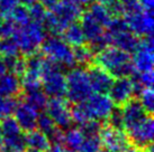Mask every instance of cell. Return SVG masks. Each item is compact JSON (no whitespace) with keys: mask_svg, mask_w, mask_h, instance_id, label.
<instances>
[{"mask_svg":"<svg viewBox=\"0 0 154 152\" xmlns=\"http://www.w3.org/2000/svg\"><path fill=\"white\" fill-rule=\"evenodd\" d=\"M99 136L101 140V145L111 151L127 152L133 147L128 135L125 133L124 130L112 127L108 123L101 127Z\"/></svg>","mask_w":154,"mask_h":152,"instance_id":"cell-8","label":"cell"},{"mask_svg":"<svg viewBox=\"0 0 154 152\" xmlns=\"http://www.w3.org/2000/svg\"><path fill=\"white\" fill-rule=\"evenodd\" d=\"M142 4V8L144 10H151L153 9V0H140Z\"/></svg>","mask_w":154,"mask_h":152,"instance_id":"cell-36","label":"cell"},{"mask_svg":"<svg viewBox=\"0 0 154 152\" xmlns=\"http://www.w3.org/2000/svg\"><path fill=\"white\" fill-rule=\"evenodd\" d=\"M41 86L47 96L64 97L66 89V76L63 73V67L51 59H44Z\"/></svg>","mask_w":154,"mask_h":152,"instance_id":"cell-4","label":"cell"},{"mask_svg":"<svg viewBox=\"0 0 154 152\" xmlns=\"http://www.w3.org/2000/svg\"><path fill=\"white\" fill-rule=\"evenodd\" d=\"M0 152H23V151H17V150H13V149H7L1 147L0 148Z\"/></svg>","mask_w":154,"mask_h":152,"instance_id":"cell-40","label":"cell"},{"mask_svg":"<svg viewBox=\"0 0 154 152\" xmlns=\"http://www.w3.org/2000/svg\"><path fill=\"white\" fill-rule=\"evenodd\" d=\"M107 123L109 125L116 129L124 130V124H123V116H122V111L120 109H115L110 113V115L107 118Z\"/></svg>","mask_w":154,"mask_h":152,"instance_id":"cell-34","label":"cell"},{"mask_svg":"<svg viewBox=\"0 0 154 152\" xmlns=\"http://www.w3.org/2000/svg\"><path fill=\"white\" fill-rule=\"evenodd\" d=\"M99 152H115V151H111V150H108V149H105V150H103V151L100 150V151H99Z\"/></svg>","mask_w":154,"mask_h":152,"instance_id":"cell-45","label":"cell"},{"mask_svg":"<svg viewBox=\"0 0 154 152\" xmlns=\"http://www.w3.org/2000/svg\"><path fill=\"white\" fill-rule=\"evenodd\" d=\"M25 142L26 147H28L29 149H35L43 152H46L51 147L48 138L42 131H39L38 129L25 132Z\"/></svg>","mask_w":154,"mask_h":152,"instance_id":"cell-23","label":"cell"},{"mask_svg":"<svg viewBox=\"0 0 154 152\" xmlns=\"http://www.w3.org/2000/svg\"><path fill=\"white\" fill-rule=\"evenodd\" d=\"M43 54H30L26 58L25 72L22 75V86L41 84V76H42V67L44 62Z\"/></svg>","mask_w":154,"mask_h":152,"instance_id":"cell-16","label":"cell"},{"mask_svg":"<svg viewBox=\"0 0 154 152\" xmlns=\"http://www.w3.org/2000/svg\"><path fill=\"white\" fill-rule=\"evenodd\" d=\"M46 113L54 121L56 127L65 131L72 127L73 120L71 115V109L69 103L63 97H51L46 105Z\"/></svg>","mask_w":154,"mask_h":152,"instance_id":"cell-10","label":"cell"},{"mask_svg":"<svg viewBox=\"0 0 154 152\" xmlns=\"http://www.w3.org/2000/svg\"><path fill=\"white\" fill-rule=\"evenodd\" d=\"M107 94L115 105L122 106L123 104H125L134 95L131 78L129 77H118V78L114 80Z\"/></svg>","mask_w":154,"mask_h":152,"instance_id":"cell-17","label":"cell"},{"mask_svg":"<svg viewBox=\"0 0 154 152\" xmlns=\"http://www.w3.org/2000/svg\"><path fill=\"white\" fill-rule=\"evenodd\" d=\"M73 105L71 115L73 122L77 124H81L88 120H96L99 122L107 121L115 107L108 94L101 93H92L86 101Z\"/></svg>","mask_w":154,"mask_h":152,"instance_id":"cell-1","label":"cell"},{"mask_svg":"<svg viewBox=\"0 0 154 152\" xmlns=\"http://www.w3.org/2000/svg\"><path fill=\"white\" fill-rule=\"evenodd\" d=\"M94 59L97 65L106 69L114 78L129 77L136 72L131 54L115 46H107L103 51H98Z\"/></svg>","mask_w":154,"mask_h":152,"instance_id":"cell-2","label":"cell"},{"mask_svg":"<svg viewBox=\"0 0 154 152\" xmlns=\"http://www.w3.org/2000/svg\"><path fill=\"white\" fill-rule=\"evenodd\" d=\"M7 72V69H6V66H5L4 62H2V59H0V76L5 74V73Z\"/></svg>","mask_w":154,"mask_h":152,"instance_id":"cell-39","label":"cell"},{"mask_svg":"<svg viewBox=\"0 0 154 152\" xmlns=\"http://www.w3.org/2000/svg\"><path fill=\"white\" fill-rule=\"evenodd\" d=\"M14 118L24 132H28L36 129L38 112L34 110L26 102H18L16 109L14 111Z\"/></svg>","mask_w":154,"mask_h":152,"instance_id":"cell-18","label":"cell"},{"mask_svg":"<svg viewBox=\"0 0 154 152\" xmlns=\"http://www.w3.org/2000/svg\"><path fill=\"white\" fill-rule=\"evenodd\" d=\"M138 100L141 102L142 106L145 109V111L149 114L152 115L154 110V94L152 87H147L142 91L138 95Z\"/></svg>","mask_w":154,"mask_h":152,"instance_id":"cell-32","label":"cell"},{"mask_svg":"<svg viewBox=\"0 0 154 152\" xmlns=\"http://www.w3.org/2000/svg\"><path fill=\"white\" fill-rule=\"evenodd\" d=\"M72 2H74L75 4H78V6H80L81 7L82 4H90L92 0H71Z\"/></svg>","mask_w":154,"mask_h":152,"instance_id":"cell-38","label":"cell"},{"mask_svg":"<svg viewBox=\"0 0 154 152\" xmlns=\"http://www.w3.org/2000/svg\"><path fill=\"white\" fill-rule=\"evenodd\" d=\"M7 16H8L17 26L25 25L28 21H30L29 13H28V8L26 7L25 4H24V6H18L17 4L10 13H7Z\"/></svg>","mask_w":154,"mask_h":152,"instance_id":"cell-28","label":"cell"},{"mask_svg":"<svg viewBox=\"0 0 154 152\" xmlns=\"http://www.w3.org/2000/svg\"><path fill=\"white\" fill-rule=\"evenodd\" d=\"M57 1H59V0H38V2H41L43 6L48 7V8H51L52 6H53L54 4H56Z\"/></svg>","mask_w":154,"mask_h":152,"instance_id":"cell-37","label":"cell"},{"mask_svg":"<svg viewBox=\"0 0 154 152\" xmlns=\"http://www.w3.org/2000/svg\"><path fill=\"white\" fill-rule=\"evenodd\" d=\"M82 13L80 6L71 0H59L47 11L44 20L45 28L53 35H60L70 24L77 21Z\"/></svg>","mask_w":154,"mask_h":152,"instance_id":"cell-3","label":"cell"},{"mask_svg":"<svg viewBox=\"0 0 154 152\" xmlns=\"http://www.w3.org/2000/svg\"><path fill=\"white\" fill-rule=\"evenodd\" d=\"M140 152H153V150H152V145L149 147L147 149H145V150H141Z\"/></svg>","mask_w":154,"mask_h":152,"instance_id":"cell-43","label":"cell"},{"mask_svg":"<svg viewBox=\"0 0 154 152\" xmlns=\"http://www.w3.org/2000/svg\"><path fill=\"white\" fill-rule=\"evenodd\" d=\"M28 13H29V19L30 21H34L37 24H44V20L46 18V7L43 6L41 2H33L29 4L28 8Z\"/></svg>","mask_w":154,"mask_h":152,"instance_id":"cell-29","label":"cell"},{"mask_svg":"<svg viewBox=\"0 0 154 152\" xmlns=\"http://www.w3.org/2000/svg\"><path fill=\"white\" fill-rule=\"evenodd\" d=\"M120 111H122V116H123L124 130L126 131L132 130L133 127L143 122L149 115H151L142 106L140 100L133 98V97L122 105Z\"/></svg>","mask_w":154,"mask_h":152,"instance_id":"cell-13","label":"cell"},{"mask_svg":"<svg viewBox=\"0 0 154 152\" xmlns=\"http://www.w3.org/2000/svg\"><path fill=\"white\" fill-rule=\"evenodd\" d=\"M19 53L17 42L13 36L2 38V40H0V54H2V56H18Z\"/></svg>","mask_w":154,"mask_h":152,"instance_id":"cell-30","label":"cell"},{"mask_svg":"<svg viewBox=\"0 0 154 152\" xmlns=\"http://www.w3.org/2000/svg\"><path fill=\"white\" fill-rule=\"evenodd\" d=\"M42 53L46 58L51 59L63 68H73L77 66L74 60L72 46L57 35L45 38L42 42Z\"/></svg>","mask_w":154,"mask_h":152,"instance_id":"cell-6","label":"cell"},{"mask_svg":"<svg viewBox=\"0 0 154 152\" xmlns=\"http://www.w3.org/2000/svg\"><path fill=\"white\" fill-rule=\"evenodd\" d=\"M83 139L85 135L79 127H69L63 131L61 144L68 152H80Z\"/></svg>","mask_w":154,"mask_h":152,"instance_id":"cell-22","label":"cell"},{"mask_svg":"<svg viewBox=\"0 0 154 152\" xmlns=\"http://www.w3.org/2000/svg\"><path fill=\"white\" fill-rule=\"evenodd\" d=\"M24 102L30 105L37 112H43L46 109L48 96L43 91L41 84L29 85V86H22Z\"/></svg>","mask_w":154,"mask_h":152,"instance_id":"cell-19","label":"cell"},{"mask_svg":"<svg viewBox=\"0 0 154 152\" xmlns=\"http://www.w3.org/2000/svg\"><path fill=\"white\" fill-rule=\"evenodd\" d=\"M17 104L16 96H0V121L11 116Z\"/></svg>","mask_w":154,"mask_h":152,"instance_id":"cell-27","label":"cell"},{"mask_svg":"<svg viewBox=\"0 0 154 152\" xmlns=\"http://www.w3.org/2000/svg\"><path fill=\"white\" fill-rule=\"evenodd\" d=\"M117 1L119 4L122 13H125L126 16L143 10L140 0H117Z\"/></svg>","mask_w":154,"mask_h":152,"instance_id":"cell-33","label":"cell"},{"mask_svg":"<svg viewBox=\"0 0 154 152\" xmlns=\"http://www.w3.org/2000/svg\"><path fill=\"white\" fill-rule=\"evenodd\" d=\"M20 92V77L10 72H6L0 76V96H17Z\"/></svg>","mask_w":154,"mask_h":152,"instance_id":"cell-21","label":"cell"},{"mask_svg":"<svg viewBox=\"0 0 154 152\" xmlns=\"http://www.w3.org/2000/svg\"><path fill=\"white\" fill-rule=\"evenodd\" d=\"M18 4V0H0V10L6 15Z\"/></svg>","mask_w":154,"mask_h":152,"instance_id":"cell-35","label":"cell"},{"mask_svg":"<svg viewBox=\"0 0 154 152\" xmlns=\"http://www.w3.org/2000/svg\"><path fill=\"white\" fill-rule=\"evenodd\" d=\"M87 74H88V78H89L90 85H91L94 93H108V91L114 82V77L106 69H103L97 64H94V65L90 64L88 66Z\"/></svg>","mask_w":154,"mask_h":152,"instance_id":"cell-15","label":"cell"},{"mask_svg":"<svg viewBox=\"0 0 154 152\" xmlns=\"http://www.w3.org/2000/svg\"><path fill=\"white\" fill-rule=\"evenodd\" d=\"M107 36L109 39V44H112V46L123 49L129 54L134 53L140 44V39L129 29L120 30L114 34H107Z\"/></svg>","mask_w":154,"mask_h":152,"instance_id":"cell-20","label":"cell"},{"mask_svg":"<svg viewBox=\"0 0 154 152\" xmlns=\"http://www.w3.org/2000/svg\"><path fill=\"white\" fill-rule=\"evenodd\" d=\"M73 56L77 65H82V66H89L91 62L94 60V51L90 49L89 46L86 45H79V46L72 47Z\"/></svg>","mask_w":154,"mask_h":152,"instance_id":"cell-26","label":"cell"},{"mask_svg":"<svg viewBox=\"0 0 154 152\" xmlns=\"http://www.w3.org/2000/svg\"><path fill=\"white\" fill-rule=\"evenodd\" d=\"M13 37L17 42L19 51L28 56L37 51L43 40L45 39V31L42 24L28 21L25 25L16 27Z\"/></svg>","mask_w":154,"mask_h":152,"instance_id":"cell-5","label":"cell"},{"mask_svg":"<svg viewBox=\"0 0 154 152\" xmlns=\"http://www.w3.org/2000/svg\"><path fill=\"white\" fill-rule=\"evenodd\" d=\"M132 57L133 65L136 72L153 71V40L152 36H146L140 40L137 48L134 51Z\"/></svg>","mask_w":154,"mask_h":152,"instance_id":"cell-12","label":"cell"},{"mask_svg":"<svg viewBox=\"0 0 154 152\" xmlns=\"http://www.w3.org/2000/svg\"><path fill=\"white\" fill-rule=\"evenodd\" d=\"M125 20L128 25L131 31L136 36H152L153 19L151 10H142L138 13L127 15Z\"/></svg>","mask_w":154,"mask_h":152,"instance_id":"cell-14","label":"cell"},{"mask_svg":"<svg viewBox=\"0 0 154 152\" xmlns=\"http://www.w3.org/2000/svg\"><path fill=\"white\" fill-rule=\"evenodd\" d=\"M1 19H2V11L0 10V21H1Z\"/></svg>","mask_w":154,"mask_h":152,"instance_id":"cell-46","label":"cell"},{"mask_svg":"<svg viewBox=\"0 0 154 152\" xmlns=\"http://www.w3.org/2000/svg\"><path fill=\"white\" fill-rule=\"evenodd\" d=\"M88 13L103 27H106L111 19V11L109 10V8L107 6L100 4V2L90 6V8L88 9Z\"/></svg>","mask_w":154,"mask_h":152,"instance_id":"cell-25","label":"cell"},{"mask_svg":"<svg viewBox=\"0 0 154 152\" xmlns=\"http://www.w3.org/2000/svg\"><path fill=\"white\" fill-rule=\"evenodd\" d=\"M18 1L23 2V4H25V6H29V4H32L33 2H35V0H18Z\"/></svg>","mask_w":154,"mask_h":152,"instance_id":"cell-41","label":"cell"},{"mask_svg":"<svg viewBox=\"0 0 154 152\" xmlns=\"http://www.w3.org/2000/svg\"><path fill=\"white\" fill-rule=\"evenodd\" d=\"M2 145V130H1V125H0V148Z\"/></svg>","mask_w":154,"mask_h":152,"instance_id":"cell-42","label":"cell"},{"mask_svg":"<svg viewBox=\"0 0 154 152\" xmlns=\"http://www.w3.org/2000/svg\"><path fill=\"white\" fill-rule=\"evenodd\" d=\"M127 135L129 138L131 143L138 150H145L152 145L154 135V124L152 115L134 127L132 130L127 131Z\"/></svg>","mask_w":154,"mask_h":152,"instance_id":"cell-11","label":"cell"},{"mask_svg":"<svg viewBox=\"0 0 154 152\" xmlns=\"http://www.w3.org/2000/svg\"><path fill=\"white\" fill-rule=\"evenodd\" d=\"M94 93L91 89L87 71L80 67H73L66 75L65 97L68 102L78 104L86 101Z\"/></svg>","mask_w":154,"mask_h":152,"instance_id":"cell-7","label":"cell"},{"mask_svg":"<svg viewBox=\"0 0 154 152\" xmlns=\"http://www.w3.org/2000/svg\"><path fill=\"white\" fill-rule=\"evenodd\" d=\"M24 152H43V151H39V150H35V149H29L28 150H25Z\"/></svg>","mask_w":154,"mask_h":152,"instance_id":"cell-44","label":"cell"},{"mask_svg":"<svg viewBox=\"0 0 154 152\" xmlns=\"http://www.w3.org/2000/svg\"><path fill=\"white\" fill-rule=\"evenodd\" d=\"M62 38L68 42L70 46H79L86 42V37L83 34V30L81 28V25L77 24L75 21L70 25L62 31Z\"/></svg>","mask_w":154,"mask_h":152,"instance_id":"cell-24","label":"cell"},{"mask_svg":"<svg viewBox=\"0 0 154 152\" xmlns=\"http://www.w3.org/2000/svg\"><path fill=\"white\" fill-rule=\"evenodd\" d=\"M1 130H2V145L4 148L13 149L17 151H25L26 142L24 131L19 127L16 120L11 116L1 120Z\"/></svg>","mask_w":154,"mask_h":152,"instance_id":"cell-9","label":"cell"},{"mask_svg":"<svg viewBox=\"0 0 154 152\" xmlns=\"http://www.w3.org/2000/svg\"><path fill=\"white\" fill-rule=\"evenodd\" d=\"M101 140L98 135H85L80 152H99L101 150Z\"/></svg>","mask_w":154,"mask_h":152,"instance_id":"cell-31","label":"cell"}]
</instances>
